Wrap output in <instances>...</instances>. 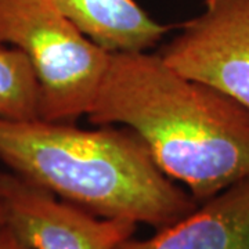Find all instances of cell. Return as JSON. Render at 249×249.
Instances as JSON below:
<instances>
[{
	"instance_id": "5",
	"label": "cell",
	"mask_w": 249,
	"mask_h": 249,
	"mask_svg": "<svg viewBox=\"0 0 249 249\" xmlns=\"http://www.w3.org/2000/svg\"><path fill=\"white\" fill-rule=\"evenodd\" d=\"M7 226L31 249H116L137 223L100 217L14 173H0Z\"/></svg>"
},
{
	"instance_id": "3",
	"label": "cell",
	"mask_w": 249,
	"mask_h": 249,
	"mask_svg": "<svg viewBox=\"0 0 249 249\" xmlns=\"http://www.w3.org/2000/svg\"><path fill=\"white\" fill-rule=\"evenodd\" d=\"M0 45L25 54L39 83V119L75 124L93 107L111 53L52 0H0Z\"/></svg>"
},
{
	"instance_id": "1",
	"label": "cell",
	"mask_w": 249,
	"mask_h": 249,
	"mask_svg": "<svg viewBox=\"0 0 249 249\" xmlns=\"http://www.w3.org/2000/svg\"><path fill=\"white\" fill-rule=\"evenodd\" d=\"M86 116L133 130L157 166L199 204L249 178V108L183 76L158 53H111Z\"/></svg>"
},
{
	"instance_id": "2",
	"label": "cell",
	"mask_w": 249,
	"mask_h": 249,
	"mask_svg": "<svg viewBox=\"0 0 249 249\" xmlns=\"http://www.w3.org/2000/svg\"><path fill=\"white\" fill-rule=\"evenodd\" d=\"M0 160L11 173L90 213L157 230L199 205L124 126L85 130L43 119H0Z\"/></svg>"
},
{
	"instance_id": "4",
	"label": "cell",
	"mask_w": 249,
	"mask_h": 249,
	"mask_svg": "<svg viewBox=\"0 0 249 249\" xmlns=\"http://www.w3.org/2000/svg\"><path fill=\"white\" fill-rule=\"evenodd\" d=\"M204 3V11L180 25L158 54L183 76L249 108V0Z\"/></svg>"
},
{
	"instance_id": "8",
	"label": "cell",
	"mask_w": 249,
	"mask_h": 249,
	"mask_svg": "<svg viewBox=\"0 0 249 249\" xmlns=\"http://www.w3.org/2000/svg\"><path fill=\"white\" fill-rule=\"evenodd\" d=\"M39 83L25 54L0 45V119H39Z\"/></svg>"
},
{
	"instance_id": "7",
	"label": "cell",
	"mask_w": 249,
	"mask_h": 249,
	"mask_svg": "<svg viewBox=\"0 0 249 249\" xmlns=\"http://www.w3.org/2000/svg\"><path fill=\"white\" fill-rule=\"evenodd\" d=\"M85 35L109 53L148 52L173 29L136 0H52Z\"/></svg>"
},
{
	"instance_id": "6",
	"label": "cell",
	"mask_w": 249,
	"mask_h": 249,
	"mask_svg": "<svg viewBox=\"0 0 249 249\" xmlns=\"http://www.w3.org/2000/svg\"><path fill=\"white\" fill-rule=\"evenodd\" d=\"M116 249H249V178L206 199L145 240Z\"/></svg>"
},
{
	"instance_id": "10",
	"label": "cell",
	"mask_w": 249,
	"mask_h": 249,
	"mask_svg": "<svg viewBox=\"0 0 249 249\" xmlns=\"http://www.w3.org/2000/svg\"><path fill=\"white\" fill-rule=\"evenodd\" d=\"M7 224V214H6V208H4V204L1 202L0 199V227Z\"/></svg>"
},
{
	"instance_id": "9",
	"label": "cell",
	"mask_w": 249,
	"mask_h": 249,
	"mask_svg": "<svg viewBox=\"0 0 249 249\" xmlns=\"http://www.w3.org/2000/svg\"><path fill=\"white\" fill-rule=\"evenodd\" d=\"M0 249H31L7 224L0 227Z\"/></svg>"
}]
</instances>
